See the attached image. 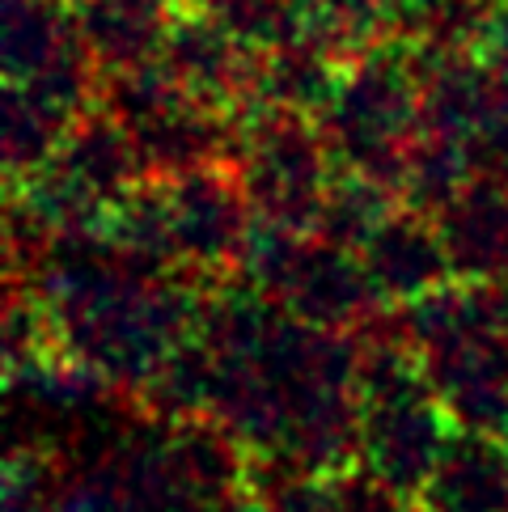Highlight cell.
<instances>
[{
    "label": "cell",
    "instance_id": "2",
    "mask_svg": "<svg viewBox=\"0 0 508 512\" xmlns=\"http://www.w3.org/2000/svg\"><path fill=\"white\" fill-rule=\"evenodd\" d=\"M238 127L242 136L233 153V174L254 216L314 233L322 195L339 170L318 119L259 106V111L238 115Z\"/></svg>",
    "mask_w": 508,
    "mask_h": 512
},
{
    "label": "cell",
    "instance_id": "5",
    "mask_svg": "<svg viewBox=\"0 0 508 512\" xmlns=\"http://www.w3.org/2000/svg\"><path fill=\"white\" fill-rule=\"evenodd\" d=\"M453 441L449 419L441 415L437 390H415L386 402H360V445L369 470L386 483L420 496L428 474L437 470L445 445Z\"/></svg>",
    "mask_w": 508,
    "mask_h": 512
},
{
    "label": "cell",
    "instance_id": "10",
    "mask_svg": "<svg viewBox=\"0 0 508 512\" xmlns=\"http://www.w3.org/2000/svg\"><path fill=\"white\" fill-rule=\"evenodd\" d=\"M77 39L102 72L149 64L174 26V0H68Z\"/></svg>",
    "mask_w": 508,
    "mask_h": 512
},
{
    "label": "cell",
    "instance_id": "12",
    "mask_svg": "<svg viewBox=\"0 0 508 512\" xmlns=\"http://www.w3.org/2000/svg\"><path fill=\"white\" fill-rule=\"evenodd\" d=\"M51 161L68 178H77L94 199H102L106 208H115L140 178H149L136 149V136L115 115H106L102 106H94L81 123L68 127L60 153Z\"/></svg>",
    "mask_w": 508,
    "mask_h": 512
},
{
    "label": "cell",
    "instance_id": "9",
    "mask_svg": "<svg viewBox=\"0 0 508 512\" xmlns=\"http://www.w3.org/2000/svg\"><path fill=\"white\" fill-rule=\"evenodd\" d=\"M449 267L458 280L496 284L508 276V195L496 174H479L437 216Z\"/></svg>",
    "mask_w": 508,
    "mask_h": 512
},
{
    "label": "cell",
    "instance_id": "11",
    "mask_svg": "<svg viewBox=\"0 0 508 512\" xmlns=\"http://www.w3.org/2000/svg\"><path fill=\"white\" fill-rule=\"evenodd\" d=\"M424 512H508V445L487 432H462L445 445L420 487Z\"/></svg>",
    "mask_w": 508,
    "mask_h": 512
},
{
    "label": "cell",
    "instance_id": "6",
    "mask_svg": "<svg viewBox=\"0 0 508 512\" xmlns=\"http://www.w3.org/2000/svg\"><path fill=\"white\" fill-rule=\"evenodd\" d=\"M415 77H420V119L424 132L462 140L475 149L496 115L500 85L483 51H445L428 43H411Z\"/></svg>",
    "mask_w": 508,
    "mask_h": 512
},
{
    "label": "cell",
    "instance_id": "16",
    "mask_svg": "<svg viewBox=\"0 0 508 512\" xmlns=\"http://www.w3.org/2000/svg\"><path fill=\"white\" fill-rule=\"evenodd\" d=\"M394 191L381 187L377 178L360 174V170H335L331 187L322 195V208H318V221H314V237L331 246H348L360 250L365 237L381 225V216L394 208Z\"/></svg>",
    "mask_w": 508,
    "mask_h": 512
},
{
    "label": "cell",
    "instance_id": "1",
    "mask_svg": "<svg viewBox=\"0 0 508 512\" xmlns=\"http://www.w3.org/2000/svg\"><path fill=\"white\" fill-rule=\"evenodd\" d=\"M318 127L339 170H360L398 195L403 153L424 132L411 43L386 34L343 64L339 89L318 115Z\"/></svg>",
    "mask_w": 508,
    "mask_h": 512
},
{
    "label": "cell",
    "instance_id": "18",
    "mask_svg": "<svg viewBox=\"0 0 508 512\" xmlns=\"http://www.w3.org/2000/svg\"><path fill=\"white\" fill-rule=\"evenodd\" d=\"M64 136L68 127H60L47 111H39L17 85H9L5 115H0V140H5V170L13 182L39 174L60 153Z\"/></svg>",
    "mask_w": 508,
    "mask_h": 512
},
{
    "label": "cell",
    "instance_id": "21",
    "mask_svg": "<svg viewBox=\"0 0 508 512\" xmlns=\"http://www.w3.org/2000/svg\"><path fill=\"white\" fill-rule=\"evenodd\" d=\"M225 512H267V504L263 508H225Z\"/></svg>",
    "mask_w": 508,
    "mask_h": 512
},
{
    "label": "cell",
    "instance_id": "4",
    "mask_svg": "<svg viewBox=\"0 0 508 512\" xmlns=\"http://www.w3.org/2000/svg\"><path fill=\"white\" fill-rule=\"evenodd\" d=\"M157 60L199 102L221 106V111H233V115H242L250 106L259 47L242 43L221 17H212L195 5L178 9Z\"/></svg>",
    "mask_w": 508,
    "mask_h": 512
},
{
    "label": "cell",
    "instance_id": "17",
    "mask_svg": "<svg viewBox=\"0 0 508 512\" xmlns=\"http://www.w3.org/2000/svg\"><path fill=\"white\" fill-rule=\"evenodd\" d=\"M178 98H187V89L178 85L166 68H161V60H149V64L102 72L98 106L106 115H115L127 132H136V127L157 119L161 111H170Z\"/></svg>",
    "mask_w": 508,
    "mask_h": 512
},
{
    "label": "cell",
    "instance_id": "13",
    "mask_svg": "<svg viewBox=\"0 0 508 512\" xmlns=\"http://www.w3.org/2000/svg\"><path fill=\"white\" fill-rule=\"evenodd\" d=\"M343 64H348V60L331 56V51L310 43V39L259 51V68H254V94H250L246 111L276 106V111H293V115H305V119H318L326 106H331V98H335Z\"/></svg>",
    "mask_w": 508,
    "mask_h": 512
},
{
    "label": "cell",
    "instance_id": "7",
    "mask_svg": "<svg viewBox=\"0 0 508 512\" xmlns=\"http://www.w3.org/2000/svg\"><path fill=\"white\" fill-rule=\"evenodd\" d=\"M356 254L369 271L381 305H411L453 276L437 216H424L407 204H394L381 216V225L365 237V246Z\"/></svg>",
    "mask_w": 508,
    "mask_h": 512
},
{
    "label": "cell",
    "instance_id": "22",
    "mask_svg": "<svg viewBox=\"0 0 508 512\" xmlns=\"http://www.w3.org/2000/svg\"><path fill=\"white\" fill-rule=\"evenodd\" d=\"M504 445H508V436H504Z\"/></svg>",
    "mask_w": 508,
    "mask_h": 512
},
{
    "label": "cell",
    "instance_id": "20",
    "mask_svg": "<svg viewBox=\"0 0 508 512\" xmlns=\"http://www.w3.org/2000/svg\"><path fill=\"white\" fill-rule=\"evenodd\" d=\"M492 292H496V314H500V326L508 331V276H504V280H496V284H492Z\"/></svg>",
    "mask_w": 508,
    "mask_h": 512
},
{
    "label": "cell",
    "instance_id": "15",
    "mask_svg": "<svg viewBox=\"0 0 508 512\" xmlns=\"http://www.w3.org/2000/svg\"><path fill=\"white\" fill-rule=\"evenodd\" d=\"M479 178L475 153L462 140H445L420 132L403 153V174H398V199L424 216H441L470 182Z\"/></svg>",
    "mask_w": 508,
    "mask_h": 512
},
{
    "label": "cell",
    "instance_id": "19",
    "mask_svg": "<svg viewBox=\"0 0 508 512\" xmlns=\"http://www.w3.org/2000/svg\"><path fill=\"white\" fill-rule=\"evenodd\" d=\"M339 512H424V504H411V491L386 483L381 474H343L335 483Z\"/></svg>",
    "mask_w": 508,
    "mask_h": 512
},
{
    "label": "cell",
    "instance_id": "14",
    "mask_svg": "<svg viewBox=\"0 0 508 512\" xmlns=\"http://www.w3.org/2000/svg\"><path fill=\"white\" fill-rule=\"evenodd\" d=\"M77 22L68 0H0V68L5 81H26L72 51Z\"/></svg>",
    "mask_w": 508,
    "mask_h": 512
},
{
    "label": "cell",
    "instance_id": "8",
    "mask_svg": "<svg viewBox=\"0 0 508 512\" xmlns=\"http://www.w3.org/2000/svg\"><path fill=\"white\" fill-rule=\"evenodd\" d=\"M280 301L293 318L318 326V331H352L381 305L360 254L322 242V237H305V250Z\"/></svg>",
    "mask_w": 508,
    "mask_h": 512
},
{
    "label": "cell",
    "instance_id": "3",
    "mask_svg": "<svg viewBox=\"0 0 508 512\" xmlns=\"http://www.w3.org/2000/svg\"><path fill=\"white\" fill-rule=\"evenodd\" d=\"M166 195L178 263L195 271L238 263V250L254 225V208L233 166H199L166 178Z\"/></svg>",
    "mask_w": 508,
    "mask_h": 512
}]
</instances>
